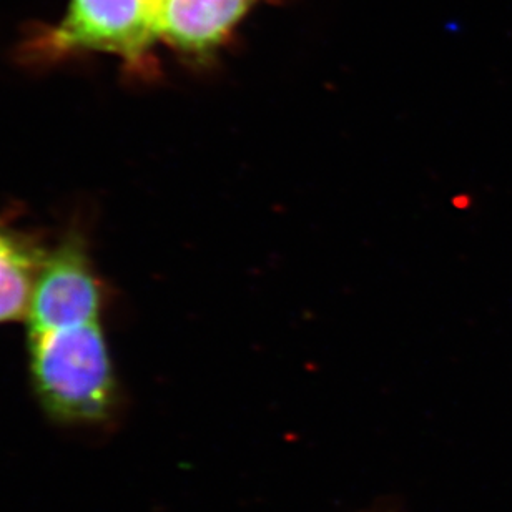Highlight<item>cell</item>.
<instances>
[{
  "mask_svg": "<svg viewBox=\"0 0 512 512\" xmlns=\"http://www.w3.org/2000/svg\"><path fill=\"white\" fill-rule=\"evenodd\" d=\"M24 323L30 380L45 413L65 424L110 419L119 383L104 330V288L82 233L50 248Z\"/></svg>",
  "mask_w": 512,
  "mask_h": 512,
  "instance_id": "1",
  "label": "cell"
},
{
  "mask_svg": "<svg viewBox=\"0 0 512 512\" xmlns=\"http://www.w3.org/2000/svg\"><path fill=\"white\" fill-rule=\"evenodd\" d=\"M153 0H72L64 20L37 42L47 57L97 50L143 69L158 39Z\"/></svg>",
  "mask_w": 512,
  "mask_h": 512,
  "instance_id": "2",
  "label": "cell"
},
{
  "mask_svg": "<svg viewBox=\"0 0 512 512\" xmlns=\"http://www.w3.org/2000/svg\"><path fill=\"white\" fill-rule=\"evenodd\" d=\"M252 0H158V39L170 47L203 59L212 55L247 14Z\"/></svg>",
  "mask_w": 512,
  "mask_h": 512,
  "instance_id": "3",
  "label": "cell"
},
{
  "mask_svg": "<svg viewBox=\"0 0 512 512\" xmlns=\"http://www.w3.org/2000/svg\"><path fill=\"white\" fill-rule=\"evenodd\" d=\"M50 248L0 218V325L24 321Z\"/></svg>",
  "mask_w": 512,
  "mask_h": 512,
  "instance_id": "4",
  "label": "cell"
},
{
  "mask_svg": "<svg viewBox=\"0 0 512 512\" xmlns=\"http://www.w3.org/2000/svg\"><path fill=\"white\" fill-rule=\"evenodd\" d=\"M153 2H155V7H157L158 0H153ZM155 10H157V9H155Z\"/></svg>",
  "mask_w": 512,
  "mask_h": 512,
  "instance_id": "5",
  "label": "cell"
}]
</instances>
